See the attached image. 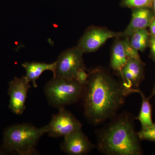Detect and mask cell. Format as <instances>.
<instances>
[{"mask_svg":"<svg viewBox=\"0 0 155 155\" xmlns=\"http://www.w3.org/2000/svg\"><path fill=\"white\" fill-rule=\"evenodd\" d=\"M84 89L75 79L54 77L46 84L44 92L50 105L59 110L82 99Z\"/></svg>","mask_w":155,"mask_h":155,"instance_id":"277c9868","label":"cell"},{"mask_svg":"<svg viewBox=\"0 0 155 155\" xmlns=\"http://www.w3.org/2000/svg\"><path fill=\"white\" fill-rule=\"evenodd\" d=\"M22 66L26 71L25 77L29 82H32L35 87H38L36 81L39 78L41 74L46 71H51L53 74L55 72L56 62L51 64H47L41 62H25L22 64Z\"/></svg>","mask_w":155,"mask_h":155,"instance_id":"7c38bea8","label":"cell"},{"mask_svg":"<svg viewBox=\"0 0 155 155\" xmlns=\"http://www.w3.org/2000/svg\"><path fill=\"white\" fill-rule=\"evenodd\" d=\"M46 133L45 126L39 128L28 123L12 125L4 132V148L19 155L38 154L37 145Z\"/></svg>","mask_w":155,"mask_h":155,"instance_id":"3957f363","label":"cell"},{"mask_svg":"<svg viewBox=\"0 0 155 155\" xmlns=\"http://www.w3.org/2000/svg\"><path fill=\"white\" fill-rule=\"evenodd\" d=\"M155 15L152 8H140L132 9V16L129 25L121 32L120 38L130 37L135 31L149 27Z\"/></svg>","mask_w":155,"mask_h":155,"instance_id":"8fae6325","label":"cell"},{"mask_svg":"<svg viewBox=\"0 0 155 155\" xmlns=\"http://www.w3.org/2000/svg\"><path fill=\"white\" fill-rule=\"evenodd\" d=\"M84 52L78 46L65 50L58 57L54 77L75 79V75L79 69H86L83 55Z\"/></svg>","mask_w":155,"mask_h":155,"instance_id":"5b68a950","label":"cell"},{"mask_svg":"<svg viewBox=\"0 0 155 155\" xmlns=\"http://www.w3.org/2000/svg\"><path fill=\"white\" fill-rule=\"evenodd\" d=\"M25 75L21 78L15 77L9 82V108L14 114L22 115L25 111L28 90L31 87Z\"/></svg>","mask_w":155,"mask_h":155,"instance_id":"9c48e42d","label":"cell"},{"mask_svg":"<svg viewBox=\"0 0 155 155\" xmlns=\"http://www.w3.org/2000/svg\"><path fill=\"white\" fill-rule=\"evenodd\" d=\"M121 32L112 31L104 27L91 26L84 31L77 46L84 53L96 51L109 39L120 37Z\"/></svg>","mask_w":155,"mask_h":155,"instance_id":"52a82bcc","label":"cell"},{"mask_svg":"<svg viewBox=\"0 0 155 155\" xmlns=\"http://www.w3.org/2000/svg\"><path fill=\"white\" fill-rule=\"evenodd\" d=\"M122 43L125 49V54L127 58L140 59L138 51L132 46L129 40V37L123 38Z\"/></svg>","mask_w":155,"mask_h":155,"instance_id":"ac0fdd59","label":"cell"},{"mask_svg":"<svg viewBox=\"0 0 155 155\" xmlns=\"http://www.w3.org/2000/svg\"><path fill=\"white\" fill-rule=\"evenodd\" d=\"M135 93H137L140 95L142 97V104L140 112L138 116L136 118L140 122L141 125V128L150 127L154 125L152 117L151 105L149 102L150 99L147 98L139 89H137Z\"/></svg>","mask_w":155,"mask_h":155,"instance_id":"5bb4252c","label":"cell"},{"mask_svg":"<svg viewBox=\"0 0 155 155\" xmlns=\"http://www.w3.org/2000/svg\"><path fill=\"white\" fill-rule=\"evenodd\" d=\"M86 70V69L83 68L79 69L76 73L75 78V80L83 86L86 84L88 78V72L87 73Z\"/></svg>","mask_w":155,"mask_h":155,"instance_id":"d6986e66","label":"cell"},{"mask_svg":"<svg viewBox=\"0 0 155 155\" xmlns=\"http://www.w3.org/2000/svg\"><path fill=\"white\" fill-rule=\"evenodd\" d=\"M149 31L147 28L135 31L129 37L132 46L140 51L143 52L149 46L150 37Z\"/></svg>","mask_w":155,"mask_h":155,"instance_id":"9a60e30c","label":"cell"},{"mask_svg":"<svg viewBox=\"0 0 155 155\" xmlns=\"http://www.w3.org/2000/svg\"><path fill=\"white\" fill-rule=\"evenodd\" d=\"M45 127L48 136L59 138L82 129V124L71 112L63 108L59 109L58 114L53 115L49 123Z\"/></svg>","mask_w":155,"mask_h":155,"instance_id":"8992f818","label":"cell"},{"mask_svg":"<svg viewBox=\"0 0 155 155\" xmlns=\"http://www.w3.org/2000/svg\"><path fill=\"white\" fill-rule=\"evenodd\" d=\"M88 74L82 98L84 114L91 125H101L116 116L127 96L121 82L104 68H95Z\"/></svg>","mask_w":155,"mask_h":155,"instance_id":"6da1fadb","label":"cell"},{"mask_svg":"<svg viewBox=\"0 0 155 155\" xmlns=\"http://www.w3.org/2000/svg\"><path fill=\"white\" fill-rule=\"evenodd\" d=\"M109 121L96 131L98 150L106 155H142L131 114L122 112Z\"/></svg>","mask_w":155,"mask_h":155,"instance_id":"7a4b0ae2","label":"cell"},{"mask_svg":"<svg viewBox=\"0 0 155 155\" xmlns=\"http://www.w3.org/2000/svg\"><path fill=\"white\" fill-rule=\"evenodd\" d=\"M154 0H123L122 5L124 7L131 8H152Z\"/></svg>","mask_w":155,"mask_h":155,"instance_id":"2e32d148","label":"cell"},{"mask_svg":"<svg viewBox=\"0 0 155 155\" xmlns=\"http://www.w3.org/2000/svg\"><path fill=\"white\" fill-rule=\"evenodd\" d=\"M145 64L141 59L127 58L126 64L119 72L125 94L135 93L144 77Z\"/></svg>","mask_w":155,"mask_h":155,"instance_id":"ba28073f","label":"cell"},{"mask_svg":"<svg viewBox=\"0 0 155 155\" xmlns=\"http://www.w3.org/2000/svg\"><path fill=\"white\" fill-rule=\"evenodd\" d=\"M111 51L110 65L113 70L118 73L126 64L127 60L121 38H116Z\"/></svg>","mask_w":155,"mask_h":155,"instance_id":"4fadbf2b","label":"cell"},{"mask_svg":"<svg viewBox=\"0 0 155 155\" xmlns=\"http://www.w3.org/2000/svg\"><path fill=\"white\" fill-rule=\"evenodd\" d=\"M64 138L61 144V150L68 155L87 154L96 147L83 133L82 129L76 130Z\"/></svg>","mask_w":155,"mask_h":155,"instance_id":"30bf717a","label":"cell"},{"mask_svg":"<svg viewBox=\"0 0 155 155\" xmlns=\"http://www.w3.org/2000/svg\"><path fill=\"white\" fill-rule=\"evenodd\" d=\"M152 9L153 11L154 14L155 16V0H154V1H153V2Z\"/></svg>","mask_w":155,"mask_h":155,"instance_id":"603a6c76","label":"cell"},{"mask_svg":"<svg viewBox=\"0 0 155 155\" xmlns=\"http://www.w3.org/2000/svg\"><path fill=\"white\" fill-rule=\"evenodd\" d=\"M149 28L150 35L152 36H155V16Z\"/></svg>","mask_w":155,"mask_h":155,"instance_id":"44dd1931","label":"cell"},{"mask_svg":"<svg viewBox=\"0 0 155 155\" xmlns=\"http://www.w3.org/2000/svg\"><path fill=\"white\" fill-rule=\"evenodd\" d=\"M154 96H155V86L153 88L151 94L150 95L149 98H152V97Z\"/></svg>","mask_w":155,"mask_h":155,"instance_id":"7402d4cb","label":"cell"},{"mask_svg":"<svg viewBox=\"0 0 155 155\" xmlns=\"http://www.w3.org/2000/svg\"><path fill=\"white\" fill-rule=\"evenodd\" d=\"M140 140H147L155 142V123L150 127L141 128L137 132Z\"/></svg>","mask_w":155,"mask_h":155,"instance_id":"e0dca14e","label":"cell"},{"mask_svg":"<svg viewBox=\"0 0 155 155\" xmlns=\"http://www.w3.org/2000/svg\"><path fill=\"white\" fill-rule=\"evenodd\" d=\"M149 47L150 48V58L155 62V36L150 35Z\"/></svg>","mask_w":155,"mask_h":155,"instance_id":"ffe728a7","label":"cell"}]
</instances>
